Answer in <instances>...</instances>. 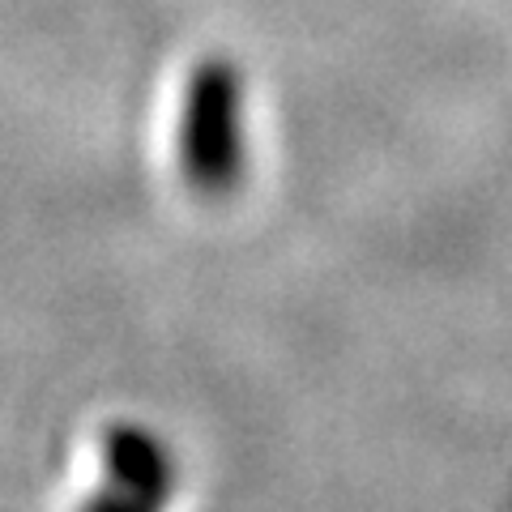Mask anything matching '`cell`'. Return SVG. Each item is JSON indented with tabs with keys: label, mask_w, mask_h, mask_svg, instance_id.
Segmentation results:
<instances>
[{
	"label": "cell",
	"mask_w": 512,
	"mask_h": 512,
	"mask_svg": "<svg viewBox=\"0 0 512 512\" xmlns=\"http://www.w3.org/2000/svg\"><path fill=\"white\" fill-rule=\"evenodd\" d=\"M180 171L201 197H227L244 180V77L231 60H201L184 94Z\"/></svg>",
	"instance_id": "6da1fadb"
},
{
	"label": "cell",
	"mask_w": 512,
	"mask_h": 512,
	"mask_svg": "<svg viewBox=\"0 0 512 512\" xmlns=\"http://www.w3.org/2000/svg\"><path fill=\"white\" fill-rule=\"evenodd\" d=\"M111 487L99 491L86 512H158L171 495V466L154 436L137 427H116L107 440Z\"/></svg>",
	"instance_id": "7a4b0ae2"
}]
</instances>
